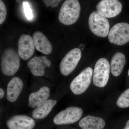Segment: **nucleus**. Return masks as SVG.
Instances as JSON below:
<instances>
[{
    "label": "nucleus",
    "mask_w": 129,
    "mask_h": 129,
    "mask_svg": "<svg viewBox=\"0 0 129 129\" xmlns=\"http://www.w3.org/2000/svg\"><path fill=\"white\" fill-rule=\"evenodd\" d=\"M32 39L35 47L37 51L45 55H49L51 53L52 45L42 32L36 31L33 35Z\"/></svg>",
    "instance_id": "nucleus-13"
},
{
    "label": "nucleus",
    "mask_w": 129,
    "mask_h": 129,
    "mask_svg": "<svg viewBox=\"0 0 129 129\" xmlns=\"http://www.w3.org/2000/svg\"><path fill=\"white\" fill-rule=\"evenodd\" d=\"M5 95V92L4 90L2 88L0 89V98L1 99H2L4 97Z\"/></svg>",
    "instance_id": "nucleus-23"
},
{
    "label": "nucleus",
    "mask_w": 129,
    "mask_h": 129,
    "mask_svg": "<svg viewBox=\"0 0 129 129\" xmlns=\"http://www.w3.org/2000/svg\"><path fill=\"white\" fill-rule=\"evenodd\" d=\"M27 65L33 75L42 76L45 69L51 67V62L45 56H35L28 62Z\"/></svg>",
    "instance_id": "nucleus-12"
},
{
    "label": "nucleus",
    "mask_w": 129,
    "mask_h": 129,
    "mask_svg": "<svg viewBox=\"0 0 129 129\" xmlns=\"http://www.w3.org/2000/svg\"><path fill=\"white\" fill-rule=\"evenodd\" d=\"M85 46L83 44H80V45L79 46V49L80 50H82L84 49V48Z\"/></svg>",
    "instance_id": "nucleus-25"
},
{
    "label": "nucleus",
    "mask_w": 129,
    "mask_h": 129,
    "mask_svg": "<svg viewBox=\"0 0 129 129\" xmlns=\"http://www.w3.org/2000/svg\"><path fill=\"white\" fill-rule=\"evenodd\" d=\"M57 103L55 100L48 99L40 106L35 109L32 112V117L36 119H43L46 117Z\"/></svg>",
    "instance_id": "nucleus-17"
},
{
    "label": "nucleus",
    "mask_w": 129,
    "mask_h": 129,
    "mask_svg": "<svg viewBox=\"0 0 129 129\" xmlns=\"http://www.w3.org/2000/svg\"><path fill=\"white\" fill-rule=\"evenodd\" d=\"M35 47L32 37L27 34L20 36L18 42V53L23 60H27L34 54Z\"/></svg>",
    "instance_id": "nucleus-10"
},
{
    "label": "nucleus",
    "mask_w": 129,
    "mask_h": 129,
    "mask_svg": "<svg viewBox=\"0 0 129 129\" xmlns=\"http://www.w3.org/2000/svg\"><path fill=\"white\" fill-rule=\"evenodd\" d=\"M50 90L47 86L42 87L36 92L31 93L29 96L28 106L35 108L40 106L48 100Z\"/></svg>",
    "instance_id": "nucleus-14"
},
{
    "label": "nucleus",
    "mask_w": 129,
    "mask_h": 129,
    "mask_svg": "<svg viewBox=\"0 0 129 129\" xmlns=\"http://www.w3.org/2000/svg\"><path fill=\"white\" fill-rule=\"evenodd\" d=\"M126 63L124 54L120 52L115 53L111 59V70L112 74L115 77L120 75Z\"/></svg>",
    "instance_id": "nucleus-18"
},
{
    "label": "nucleus",
    "mask_w": 129,
    "mask_h": 129,
    "mask_svg": "<svg viewBox=\"0 0 129 129\" xmlns=\"http://www.w3.org/2000/svg\"><path fill=\"white\" fill-rule=\"evenodd\" d=\"M128 76H129V69L128 71Z\"/></svg>",
    "instance_id": "nucleus-27"
},
{
    "label": "nucleus",
    "mask_w": 129,
    "mask_h": 129,
    "mask_svg": "<svg viewBox=\"0 0 129 129\" xmlns=\"http://www.w3.org/2000/svg\"><path fill=\"white\" fill-rule=\"evenodd\" d=\"M108 40L111 43L122 45L129 41V24L125 22L115 24L109 31Z\"/></svg>",
    "instance_id": "nucleus-6"
},
{
    "label": "nucleus",
    "mask_w": 129,
    "mask_h": 129,
    "mask_svg": "<svg viewBox=\"0 0 129 129\" xmlns=\"http://www.w3.org/2000/svg\"><path fill=\"white\" fill-rule=\"evenodd\" d=\"M23 83L20 78H13L8 84L7 98L8 101L13 102L17 100L22 90Z\"/></svg>",
    "instance_id": "nucleus-15"
},
{
    "label": "nucleus",
    "mask_w": 129,
    "mask_h": 129,
    "mask_svg": "<svg viewBox=\"0 0 129 129\" xmlns=\"http://www.w3.org/2000/svg\"><path fill=\"white\" fill-rule=\"evenodd\" d=\"M7 11L5 4L2 1H0V24L3 23L6 18Z\"/></svg>",
    "instance_id": "nucleus-20"
},
{
    "label": "nucleus",
    "mask_w": 129,
    "mask_h": 129,
    "mask_svg": "<svg viewBox=\"0 0 129 129\" xmlns=\"http://www.w3.org/2000/svg\"><path fill=\"white\" fill-rule=\"evenodd\" d=\"M23 5L25 17L29 20L32 19L33 17L32 10L28 3L27 2H23Z\"/></svg>",
    "instance_id": "nucleus-21"
},
{
    "label": "nucleus",
    "mask_w": 129,
    "mask_h": 129,
    "mask_svg": "<svg viewBox=\"0 0 129 129\" xmlns=\"http://www.w3.org/2000/svg\"></svg>",
    "instance_id": "nucleus-28"
},
{
    "label": "nucleus",
    "mask_w": 129,
    "mask_h": 129,
    "mask_svg": "<svg viewBox=\"0 0 129 129\" xmlns=\"http://www.w3.org/2000/svg\"><path fill=\"white\" fill-rule=\"evenodd\" d=\"M35 125L34 119L25 115H14L7 122V126L9 129H33Z\"/></svg>",
    "instance_id": "nucleus-11"
},
{
    "label": "nucleus",
    "mask_w": 129,
    "mask_h": 129,
    "mask_svg": "<svg viewBox=\"0 0 129 129\" xmlns=\"http://www.w3.org/2000/svg\"><path fill=\"white\" fill-rule=\"evenodd\" d=\"M96 9L106 18H111L120 14L122 5L117 0H103L98 3Z\"/></svg>",
    "instance_id": "nucleus-9"
},
{
    "label": "nucleus",
    "mask_w": 129,
    "mask_h": 129,
    "mask_svg": "<svg viewBox=\"0 0 129 129\" xmlns=\"http://www.w3.org/2000/svg\"><path fill=\"white\" fill-rule=\"evenodd\" d=\"M88 23L91 31L95 35L102 37L108 35L110 31L109 22L100 12H92L89 17Z\"/></svg>",
    "instance_id": "nucleus-3"
},
{
    "label": "nucleus",
    "mask_w": 129,
    "mask_h": 129,
    "mask_svg": "<svg viewBox=\"0 0 129 129\" xmlns=\"http://www.w3.org/2000/svg\"><path fill=\"white\" fill-rule=\"evenodd\" d=\"M80 11V5L78 1H65L63 3L59 11V21L64 25H72L78 19Z\"/></svg>",
    "instance_id": "nucleus-1"
},
{
    "label": "nucleus",
    "mask_w": 129,
    "mask_h": 129,
    "mask_svg": "<svg viewBox=\"0 0 129 129\" xmlns=\"http://www.w3.org/2000/svg\"><path fill=\"white\" fill-rule=\"evenodd\" d=\"M83 113L82 109L70 107L58 113L53 118V122L58 125L73 123L80 119Z\"/></svg>",
    "instance_id": "nucleus-8"
},
{
    "label": "nucleus",
    "mask_w": 129,
    "mask_h": 129,
    "mask_svg": "<svg viewBox=\"0 0 129 129\" xmlns=\"http://www.w3.org/2000/svg\"><path fill=\"white\" fill-rule=\"evenodd\" d=\"M93 70L87 67L75 77L70 84V88L74 94L80 95L87 89L91 82Z\"/></svg>",
    "instance_id": "nucleus-5"
},
{
    "label": "nucleus",
    "mask_w": 129,
    "mask_h": 129,
    "mask_svg": "<svg viewBox=\"0 0 129 129\" xmlns=\"http://www.w3.org/2000/svg\"><path fill=\"white\" fill-rule=\"evenodd\" d=\"M81 52L78 48H75L69 52L61 61L60 69L64 76L69 75L76 68L81 58Z\"/></svg>",
    "instance_id": "nucleus-7"
},
{
    "label": "nucleus",
    "mask_w": 129,
    "mask_h": 129,
    "mask_svg": "<svg viewBox=\"0 0 129 129\" xmlns=\"http://www.w3.org/2000/svg\"><path fill=\"white\" fill-rule=\"evenodd\" d=\"M47 7L51 6L52 8L56 7L61 1L59 0H43L42 1Z\"/></svg>",
    "instance_id": "nucleus-22"
},
{
    "label": "nucleus",
    "mask_w": 129,
    "mask_h": 129,
    "mask_svg": "<svg viewBox=\"0 0 129 129\" xmlns=\"http://www.w3.org/2000/svg\"><path fill=\"white\" fill-rule=\"evenodd\" d=\"M20 64L18 53L12 47L6 48L3 54L1 61L3 73L7 76L13 75L18 71Z\"/></svg>",
    "instance_id": "nucleus-2"
},
{
    "label": "nucleus",
    "mask_w": 129,
    "mask_h": 129,
    "mask_svg": "<svg viewBox=\"0 0 129 129\" xmlns=\"http://www.w3.org/2000/svg\"><path fill=\"white\" fill-rule=\"evenodd\" d=\"M79 124L82 129H103L106 123L101 118L87 115L80 121Z\"/></svg>",
    "instance_id": "nucleus-16"
},
{
    "label": "nucleus",
    "mask_w": 129,
    "mask_h": 129,
    "mask_svg": "<svg viewBox=\"0 0 129 129\" xmlns=\"http://www.w3.org/2000/svg\"><path fill=\"white\" fill-rule=\"evenodd\" d=\"M124 129H129V120L127 121L125 127H124Z\"/></svg>",
    "instance_id": "nucleus-24"
},
{
    "label": "nucleus",
    "mask_w": 129,
    "mask_h": 129,
    "mask_svg": "<svg viewBox=\"0 0 129 129\" xmlns=\"http://www.w3.org/2000/svg\"><path fill=\"white\" fill-rule=\"evenodd\" d=\"M16 2H18V3H20L21 2V1H16Z\"/></svg>",
    "instance_id": "nucleus-26"
},
{
    "label": "nucleus",
    "mask_w": 129,
    "mask_h": 129,
    "mask_svg": "<svg viewBox=\"0 0 129 129\" xmlns=\"http://www.w3.org/2000/svg\"><path fill=\"white\" fill-rule=\"evenodd\" d=\"M110 64L107 59L100 58L96 63L93 73V84L99 88H103L107 84L110 74Z\"/></svg>",
    "instance_id": "nucleus-4"
},
{
    "label": "nucleus",
    "mask_w": 129,
    "mask_h": 129,
    "mask_svg": "<svg viewBox=\"0 0 129 129\" xmlns=\"http://www.w3.org/2000/svg\"><path fill=\"white\" fill-rule=\"evenodd\" d=\"M116 104L120 108H126L129 107V88L119 96Z\"/></svg>",
    "instance_id": "nucleus-19"
}]
</instances>
